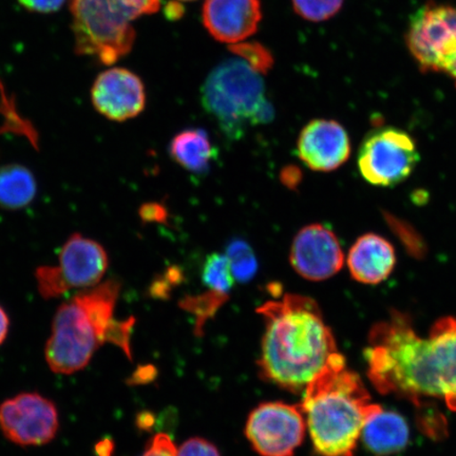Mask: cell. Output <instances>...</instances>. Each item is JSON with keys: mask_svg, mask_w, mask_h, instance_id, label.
<instances>
[{"mask_svg": "<svg viewBox=\"0 0 456 456\" xmlns=\"http://www.w3.org/2000/svg\"><path fill=\"white\" fill-rule=\"evenodd\" d=\"M418 408V425L421 432L433 440H441L447 436V420L428 401L421 402L415 406Z\"/></svg>", "mask_w": 456, "mask_h": 456, "instance_id": "cb8c5ba5", "label": "cell"}, {"mask_svg": "<svg viewBox=\"0 0 456 456\" xmlns=\"http://www.w3.org/2000/svg\"><path fill=\"white\" fill-rule=\"evenodd\" d=\"M121 285L107 281L74 296L57 309L45 357L56 374L71 375L88 366L105 344L118 347L129 339L131 321H114Z\"/></svg>", "mask_w": 456, "mask_h": 456, "instance_id": "277c9868", "label": "cell"}, {"mask_svg": "<svg viewBox=\"0 0 456 456\" xmlns=\"http://www.w3.org/2000/svg\"><path fill=\"white\" fill-rule=\"evenodd\" d=\"M169 152L180 167L193 174H203L214 161L216 151L202 129H186L170 142Z\"/></svg>", "mask_w": 456, "mask_h": 456, "instance_id": "e0dca14e", "label": "cell"}, {"mask_svg": "<svg viewBox=\"0 0 456 456\" xmlns=\"http://www.w3.org/2000/svg\"><path fill=\"white\" fill-rule=\"evenodd\" d=\"M202 104L232 138L241 135L248 125L270 122L273 113L261 74L240 59L221 62L209 74Z\"/></svg>", "mask_w": 456, "mask_h": 456, "instance_id": "5b68a950", "label": "cell"}, {"mask_svg": "<svg viewBox=\"0 0 456 456\" xmlns=\"http://www.w3.org/2000/svg\"><path fill=\"white\" fill-rule=\"evenodd\" d=\"M91 102L102 117L125 122L144 110L145 86L135 73L124 68H111L95 78Z\"/></svg>", "mask_w": 456, "mask_h": 456, "instance_id": "7c38bea8", "label": "cell"}, {"mask_svg": "<svg viewBox=\"0 0 456 456\" xmlns=\"http://www.w3.org/2000/svg\"><path fill=\"white\" fill-rule=\"evenodd\" d=\"M36 176L20 164L0 167V208L7 210L25 208L37 196Z\"/></svg>", "mask_w": 456, "mask_h": 456, "instance_id": "ac0fdd59", "label": "cell"}, {"mask_svg": "<svg viewBox=\"0 0 456 456\" xmlns=\"http://www.w3.org/2000/svg\"><path fill=\"white\" fill-rule=\"evenodd\" d=\"M281 180L289 190H296L302 180V173L299 168L290 165L281 170Z\"/></svg>", "mask_w": 456, "mask_h": 456, "instance_id": "4dcf8cb0", "label": "cell"}, {"mask_svg": "<svg viewBox=\"0 0 456 456\" xmlns=\"http://www.w3.org/2000/svg\"><path fill=\"white\" fill-rule=\"evenodd\" d=\"M59 262V265L41 266L36 272L38 292L45 299L59 298L73 289L95 287L110 264L105 248L79 233H73L62 245Z\"/></svg>", "mask_w": 456, "mask_h": 456, "instance_id": "8992f818", "label": "cell"}, {"mask_svg": "<svg viewBox=\"0 0 456 456\" xmlns=\"http://www.w3.org/2000/svg\"><path fill=\"white\" fill-rule=\"evenodd\" d=\"M55 403L36 392H25L0 404V429L21 447L43 446L59 432Z\"/></svg>", "mask_w": 456, "mask_h": 456, "instance_id": "30bf717a", "label": "cell"}, {"mask_svg": "<svg viewBox=\"0 0 456 456\" xmlns=\"http://www.w3.org/2000/svg\"><path fill=\"white\" fill-rule=\"evenodd\" d=\"M140 215L142 220L148 222H164L167 220V210L164 208L163 205L158 203H150L142 205Z\"/></svg>", "mask_w": 456, "mask_h": 456, "instance_id": "f546056e", "label": "cell"}, {"mask_svg": "<svg viewBox=\"0 0 456 456\" xmlns=\"http://www.w3.org/2000/svg\"><path fill=\"white\" fill-rule=\"evenodd\" d=\"M419 161L418 146L406 131L385 127L373 131L362 142L358 167L370 184L390 187L402 183Z\"/></svg>", "mask_w": 456, "mask_h": 456, "instance_id": "ba28073f", "label": "cell"}, {"mask_svg": "<svg viewBox=\"0 0 456 456\" xmlns=\"http://www.w3.org/2000/svg\"><path fill=\"white\" fill-rule=\"evenodd\" d=\"M203 24L216 41L235 45L258 30L260 0H205Z\"/></svg>", "mask_w": 456, "mask_h": 456, "instance_id": "5bb4252c", "label": "cell"}, {"mask_svg": "<svg viewBox=\"0 0 456 456\" xmlns=\"http://www.w3.org/2000/svg\"><path fill=\"white\" fill-rule=\"evenodd\" d=\"M202 281L208 289L230 295L235 279L226 255L212 254L208 256L203 265Z\"/></svg>", "mask_w": 456, "mask_h": 456, "instance_id": "d6986e66", "label": "cell"}, {"mask_svg": "<svg viewBox=\"0 0 456 456\" xmlns=\"http://www.w3.org/2000/svg\"><path fill=\"white\" fill-rule=\"evenodd\" d=\"M345 0H292L295 12L302 19L319 22L338 14Z\"/></svg>", "mask_w": 456, "mask_h": 456, "instance_id": "603a6c76", "label": "cell"}, {"mask_svg": "<svg viewBox=\"0 0 456 456\" xmlns=\"http://www.w3.org/2000/svg\"><path fill=\"white\" fill-rule=\"evenodd\" d=\"M176 448L171 438L164 433H159L150 444L142 456H175Z\"/></svg>", "mask_w": 456, "mask_h": 456, "instance_id": "4316f807", "label": "cell"}, {"mask_svg": "<svg viewBox=\"0 0 456 456\" xmlns=\"http://www.w3.org/2000/svg\"><path fill=\"white\" fill-rule=\"evenodd\" d=\"M227 300L228 295L208 289L207 293L196 296V297L185 298L181 302V306L196 316V332L198 334L208 319L212 318Z\"/></svg>", "mask_w": 456, "mask_h": 456, "instance_id": "44dd1931", "label": "cell"}, {"mask_svg": "<svg viewBox=\"0 0 456 456\" xmlns=\"http://www.w3.org/2000/svg\"><path fill=\"white\" fill-rule=\"evenodd\" d=\"M289 261L301 277L311 281H323L342 269L345 256L332 231L322 224H311L296 235Z\"/></svg>", "mask_w": 456, "mask_h": 456, "instance_id": "8fae6325", "label": "cell"}, {"mask_svg": "<svg viewBox=\"0 0 456 456\" xmlns=\"http://www.w3.org/2000/svg\"><path fill=\"white\" fill-rule=\"evenodd\" d=\"M226 256L230 261L231 270L235 281L245 283L252 281L256 271L258 262L252 248L242 240H233L228 244Z\"/></svg>", "mask_w": 456, "mask_h": 456, "instance_id": "ffe728a7", "label": "cell"}, {"mask_svg": "<svg viewBox=\"0 0 456 456\" xmlns=\"http://www.w3.org/2000/svg\"><path fill=\"white\" fill-rule=\"evenodd\" d=\"M134 20H138L142 15H151L158 12L159 9V0H123Z\"/></svg>", "mask_w": 456, "mask_h": 456, "instance_id": "f1b7e54d", "label": "cell"}, {"mask_svg": "<svg viewBox=\"0 0 456 456\" xmlns=\"http://www.w3.org/2000/svg\"><path fill=\"white\" fill-rule=\"evenodd\" d=\"M300 403L314 448L322 456H354L363 426L383 409L370 402L361 376L336 353L305 389Z\"/></svg>", "mask_w": 456, "mask_h": 456, "instance_id": "3957f363", "label": "cell"}, {"mask_svg": "<svg viewBox=\"0 0 456 456\" xmlns=\"http://www.w3.org/2000/svg\"><path fill=\"white\" fill-rule=\"evenodd\" d=\"M297 152L307 167L329 173L339 168L349 159L350 136L338 122L314 119L300 133Z\"/></svg>", "mask_w": 456, "mask_h": 456, "instance_id": "4fadbf2b", "label": "cell"}, {"mask_svg": "<svg viewBox=\"0 0 456 456\" xmlns=\"http://www.w3.org/2000/svg\"><path fill=\"white\" fill-rule=\"evenodd\" d=\"M385 219L391 231L401 240L407 252L416 259L424 258L427 254V245L418 231L407 221L396 218L390 213L385 214Z\"/></svg>", "mask_w": 456, "mask_h": 456, "instance_id": "7402d4cb", "label": "cell"}, {"mask_svg": "<svg viewBox=\"0 0 456 456\" xmlns=\"http://www.w3.org/2000/svg\"><path fill=\"white\" fill-rule=\"evenodd\" d=\"M409 426L401 414L379 410L363 426L362 440L368 452L375 456H390L406 448Z\"/></svg>", "mask_w": 456, "mask_h": 456, "instance_id": "2e32d148", "label": "cell"}, {"mask_svg": "<svg viewBox=\"0 0 456 456\" xmlns=\"http://www.w3.org/2000/svg\"><path fill=\"white\" fill-rule=\"evenodd\" d=\"M407 45L421 70L446 73L456 85V8H420L410 21Z\"/></svg>", "mask_w": 456, "mask_h": 456, "instance_id": "52a82bcc", "label": "cell"}, {"mask_svg": "<svg viewBox=\"0 0 456 456\" xmlns=\"http://www.w3.org/2000/svg\"><path fill=\"white\" fill-rule=\"evenodd\" d=\"M95 450L99 456H110L113 450V444L111 441H102L96 444Z\"/></svg>", "mask_w": 456, "mask_h": 456, "instance_id": "d6a6232c", "label": "cell"}, {"mask_svg": "<svg viewBox=\"0 0 456 456\" xmlns=\"http://www.w3.org/2000/svg\"><path fill=\"white\" fill-rule=\"evenodd\" d=\"M232 53L260 74H265L273 66V56L269 50L258 43H238L232 45Z\"/></svg>", "mask_w": 456, "mask_h": 456, "instance_id": "d4e9b609", "label": "cell"}, {"mask_svg": "<svg viewBox=\"0 0 456 456\" xmlns=\"http://www.w3.org/2000/svg\"><path fill=\"white\" fill-rule=\"evenodd\" d=\"M178 2H192V0H178Z\"/></svg>", "mask_w": 456, "mask_h": 456, "instance_id": "836d02e7", "label": "cell"}, {"mask_svg": "<svg viewBox=\"0 0 456 456\" xmlns=\"http://www.w3.org/2000/svg\"><path fill=\"white\" fill-rule=\"evenodd\" d=\"M306 429L300 404L265 403L248 416L245 435L262 456H293Z\"/></svg>", "mask_w": 456, "mask_h": 456, "instance_id": "9c48e42d", "label": "cell"}, {"mask_svg": "<svg viewBox=\"0 0 456 456\" xmlns=\"http://www.w3.org/2000/svg\"><path fill=\"white\" fill-rule=\"evenodd\" d=\"M265 318L259 367L262 378L299 393L338 353L332 330L315 300L285 295L256 310Z\"/></svg>", "mask_w": 456, "mask_h": 456, "instance_id": "7a4b0ae2", "label": "cell"}, {"mask_svg": "<svg viewBox=\"0 0 456 456\" xmlns=\"http://www.w3.org/2000/svg\"><path fill=\"white\" fill-rule=\"evenodd\" d=\"M19 3L30 12L49 14L61 10L66 0H19Z\"/></svg>", "mask_w": 456, "mask_h": 456, "instance_id": "83f0119b", "label": "cell"}, {"mask_svg": "<svg viewBox=\"0 0 456 456\" xmlns=\"http://www.w3.org/2000/svg\"><path fill=\"white\" fill-rule=\"evenodd\" d=\"M175 456H220L213 444L202 438H191L176 449Z\"/></svg>", "mask_w": 456, "mask_h": 456, "instance_id": "484cf974", "label": "cell"}, {"mask_svg": "<svg viewBox=\"0 0 456 456\" xmlns=\"http://www.w3.org/2000/svg\"><path fill=\"white\" fill-rule=\"evenodd\" d=\"M364 359L368 378L381 395L414 406L442 399L456 412V317L441 318L424 338L408 314L392 311L370 329Z\"/></svg>", "mask_w": 456, "mask_h": 456, "instance_id": "6da1fadb", "label": "cell"}, {"mask_svg": "<svg viewBox=\"0 0 456 456\" xmlns=\"http://www.w3.org/2000/svg\"><path fill=\"white\" fill-rule=\"evenodd\" d=\"M9 328L10 319L8 314L4 310L3 306H0V346H2L5 338H7Z\"/></svg>", "mask_w": 456, "mask_h": 456, "instance_id": "1f68e13d", "label": "cell"}, {"mask_svg": "<svg viewBox=\"0 0 456 456\" xmlns=\"http://www.w3.org/2000/svg\"><path fill=\"white\" fill-rule=\"evenodd\" d=\"M396 255L393 245L378 233L359 237L347 255V267L356 281L375 285L387 281L395 270Z\"/></svg>", "mask_w": 456, "mask_h": 456, "instance_id": "9a60e30c", "label": "cell"}]
</instances>
